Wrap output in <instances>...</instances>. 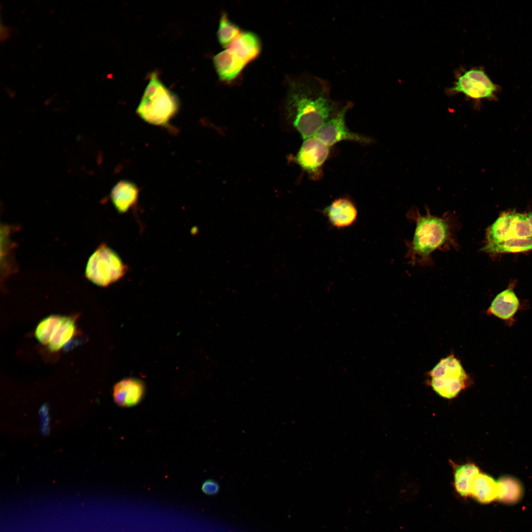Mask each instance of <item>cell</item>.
Instances as JSON below:
<instances>
[{
	"label": "cell",
	"instance_id": "52a82bcc",
	"mask_svg": "<svg viewBox=\"0 0 532 532\" xmlns=\"http://www.w3.org/2000/svg\"><path fill=\"white\" fill-rule=\"evenodd\" d=\"M330 148L315 136H311L304 139L293 161L311 179L318 180L323 175V166L329 156Z\"/></svg>",
	"mask_w": 532,
	"mask_h": 532
},
{
	"label": "cell",
	"instance_id": "7402d4cb",
	"mask_svg": "<svg viewBox=\"0 0 532 532\" xmlns=\"http://www.w3.org/2000/svg\"><path fill=\"white\" fill-rule=\"evenodd\" d=\"M61 316L50 315L42 320L37 326L35 336L40 343L47 346L52 333L60 322Z\"/></svg>",
	"mask_w": 532,
	"mask_h": 532
},
{
	"label": "cell",
	"instance_id": "7c38bea8",
	"mask_svg": "<svg viewBox=\"0 0 532 532\" xmlns=\"http://www.w3.org/2000/svg\"><path fill=\"white\" fill-rule=\"evenodd\" d=\"M139 189L133 182L122 180L113 187L110 198L119 213H125L136 205L138 198Z\"/></svg>",
	"mask_w": 532,
	"mask_h": 532
},
{
	"label": "cell",
	"instance_id": "ac0fdd59",
	"mask_svg": "<svg viewBox=\"0 0 532 532\" xmlns=\"http://www.w3.org/2000/svg\"><path fill=\"white\" fill-rule=\"evenodd\" d=\"M532 249V238H510L499 242L485 244L481 250L490 254L518 253Z\"/></svg>",
	"mask_w": 532,
	"mask_h": 532
},
{
	"label": "cell",
	"instance_id": "30bf717a",
	"mask_svg": "<svg viewBox=\"0 0 532 532\" xmlns=\"http://www.w3.org/2000/svg\"><path fill=\"white\" fill-rule=\"evenodd\" d=\"M520 309V302L512 288H508L498 294L487 313L503 321L508 326L515 322V316Z\"/></svg>",
	"mask_w": 532,
	"mask_h": 532
},
{
	"label": "cell",
	"instance_id": "cb8c5ba5",
	"mask_svg": "<svg viewBox=\"0 0 532 532\" xmlns=\"http://www.w3.org/2000/svg\"><path fill=\"white\" fill-rule=\"evenodd\" d=\"M202 492L207 495H214L219 491L218 483L212 479L205 480L201 485Z\"/></svg>",
	"mask_w": 532,
	"mask_h": 532
},
{
	"label": "cell",
	"instance_id": "603a6c76",
	"mask_svg": "<svg viewBox=\"0 0 532 532\" xmlns=\"http://www.w3.org/2000/svg\"><path fill=\"white\" fill-rule=\"evenodd\" d=\"M532 238V230L526 214L516 213L510 233V238Z\"/></svg>",
	"mask_w": 532,
	"mask_h": 532
},
{
	"label": "cell",
	"instance_id": "8992f818",
	"mask_svg": "<svg viewBox=\"0 0 532 532\" xmlns=\"http://www.w3.org/2000/svg\"><path fill=\"white\" fill-rule=\"evenodd\" d=\"M498 90V86L483 69L474 67L458 72L453 85L446 92L450 96L462 94L468 99L479 101L493 99Z\"/></svg>",
	"mask_w": 532,
	"mask_h": 532
},
{
	"label": "cell",
	"instance_id": "277c9868",
	"mask_svg": "<svg viewBox=\"0 0 532 532\" xmlns=\"http://www.w3.org/2000/svg\"><path fill=\"white\" fill-rule=\"evenodd\" d=\"M128 270L119 256L106 244H102L89 258L85 276L93 283L106 287L120 279Z\"/></svg>",
	"mask_w": 532,
	"mask_h": 532
},
{
	"label": "cell",
	"instance_id": "6da1fadb",
	"mask_svg": "<svg viewBox=\"0 0 532 532\" xmlns=\"http://www.w3.org/2000/svg\"><path fill=\"white\" fill-rule=\"evenodd\" d=\"M341 107L319 81L303 80L291 83L286 102L288 117L303 139L314 136Z\"/></svg>",
	"mask_w": 532,
	"mask_h": 532
},
{
	"label": "cell",
	"instance_id": "5bb4252c",
	"mask_svg": "<svg viewBox=\"0 0 532 532\" xmlns=\"http://www.w3.org/2000/svg\"><path fill=\"white\" fill-rule=\"evenodd\" d=\"M246 65L255 59L261 51V43L254 33L244 32L228 47Z\"/></svg>",
	"mask_w": 532,
	"mask_h": 532
},
{
	"label": "cell",
	"instance_id": "2e32d148",
	"mask_svg": "<svg viewBox=\"0 0 532 532\" xmlns=\"http://www.w3.org/2000/svg\"><path fill=\"white\" fill-rule=\"evenodd\" d=\"M470 495L482 503H488L497 499V482L489 475L479 473L472 482Z\"/></svg>",
	"mask_w": 532,
	"mask_h": 532
},
{
	"label": "cell",
	"instance_id": "ffe728a7",
	"mask_svg": "<svg viewBox=\"0 0 532 532\" xmlns=\"http://www.w3.org/2000/svg\"><path fill=\"white\" fill-rule=\"evenodd\" d=\"M497 499L506 503H513L520 499L522 488L520 482L510 477H504L498 482Z\"/></svg>",
	"mask_w": 532,
	"mask_h": 532
},
{
	"label": "cell",
	"instance_id": "5b68a950",
	"mask_svg": "<svg viewBox=\"0 0 532 532\" xmlns=\"http://www.w3.org/2000/svg\"><path fill=\"white\" fill-rule=\"evenodd\" d=\"M430 374L433 390L447 399L456 397L466 388L469 380L460 361L453 355L442 359Z\"/></svg>",
	"mask_w": 532,
	"mask_h": 532
},
{
	"label": "cell",
	"instance_id": "9a60e30c",
	"mask_svg": "<svg viewBox=\"0 0 532 532\" xmlns=\"http://www.w3.org/2000/svg\"><path fill=\"white\" fill-rule=\"evenodd\" d=\"M75 319L71 316H62L55 328L47 345L49 349L56 352L67 346L76 333Z\"/></svg>",
	"mask_w": 532,
	"mask_h": 532
},
{
	"label": "cell",
	"instance_id": "9c48e42d",
	"mask_svg": "<svg viewBox=\"0 0 532 532\" xmlns=\"http://www.w3.org/2000/svg\"><path fill=\"white\" fill-rule=\"evenodd\" d=\"M323 213L330 225L338 230L354 225L358 215L356 205L346 197L335 199L323 209Z\"/></svg>",
	"mask_w": 532,
	"mask_h": 532
},
{
	"label": "cell",
	"instance_id": "4fadbf2b",
	"mask_svg": "<svg viewBox=\"0 0 532 532\" xmlns=\"http://www.w3.org/2000/svg\"><path fill=\"white\" fill-rule=\"evenodd\" d=\"M213 63L219 78L225 81L236 78L246 66L229 48L216 55Z\"/></svg>",
	"mask_w": 532,
	"mask_h": 532
},
{
	"label": "cell",
	"instance_id": "e0dca14e",
	"mask_svg": "<svg viewBox=\"0 0 532 532\" xmlns=\"http://www.w3.org/2000/svg\"><path fill=\"white\" fill-rule=\"evenodd\" d=\"M516 213L511 211L501 214L487 229L485 244L497 243L510 238L512 223Z\"/></svg>",
	"mask_w": 532,
	"mask_h": 532
},
{
	"label": "cell",
	"instance_id": "7a4b0ae2",
	"mask_svg": "<svg viewBox=\"0 0 532 532\" xmlns=\"http://www.w3.org/2000/svg\"><path fill=\"white\" fill-rule=\"evenodd\" d=\"M409 214L416 223L413 239L407 244L406 257L412 263L429 265L432 261L431 254L434 251L456 245L449 216L439 217L429 212L421 215L417 211Z\"/></svg>",
	"mask_w": 532,
	"mask_h": 532
},
{
	"label": "cell",
	"instance_id": "d6986e66",
	"mask_svg": "<svg viewBox=\"0 0 532 532\" xmlns=\"http://www.w3.org/2000/svg\"><path fill=\"white\" fill-rule=\"evenodd\" d=\"M479 473L478 467L473 464L458 466L454 473V485L457 492L463 497L470 495L472 482Z\"/></svg>",
	"mask_w": 532,
	"mask_h": 532
},
{
	"label": "cell",
	"instance_id": "484cf974",
	"mask_svg": "<svg viewBox=\"0 0 532 532\" xmlns=\"http://www.w3.org/2000/svg\"><path fill=\"white\" fill-rule=\"evenodd\" d=\"M532 230V212L526 214Z\"/></svg>",
	"mask_w": 532,
	"mask_h": 532
},
{
	"label": "cell",
	"instance_id": "8fae6325",
	"mask_svg": "<svg viewBox=\"0 0 532 532\" xmlns=\"http://www.w3.org/2000/svg\"><path fill=\"white\" fill-rule=\"evenodd\" d=\"M144 394V383L134 378L122 380L115 385L113 390L114 401L122 407L136 405L141 401Z\"/></svg>",
	"mask_w": 532,
	"mask_h": 532
},
{
	"label": "cell",
	"instance_id": "ba28073f",
	"mask_svg": "<svg viewBox=\"0 0 532 532\" xmlns=\"http://www.w3.org/2000/svg\"><path fill=\"white\" fill-rule=\"evenodd\" d=\"M351 106L347 104L328 121L325 123L314 135L329 147L342 141H352L367 144L371 138L350 131L345 122V115Z\"/></svg>",
	"mask_w": 532,
	"mask_h": 532
},
{
	"label": "cell",
	"instance_id": "d4e9b609",
	"mask_svg": "<svg viewBox=\"0 0 532 532\" xmlns=\"http://www.w3.org/2000/svg\"><path fill=\"white\" fill-rule=\"evenodd\" d=\"M0 30L1 34V40L4 41L7 39V37H8V36L9 35V31L8 30V28L5 27L4 25L1 24Z\"/></svg>",
	"mask_w": 532,
	"mask_h": 532
},
{
	"label": "cell",
	"instance_id": "3957f363",
	"mask_svg": "<svg viewBox=\"0 0 532 532\" xmlns=\"http://www.w3.org/2000/svg\"><path fill=\"white\" fill-rule=\"evenodd\" d=\"M180 105L177 96L164 85L156 72H153L136 112L146 123L166 126L177 114Z\"/></svg>",
	"mask_w": 532,
	"mask_h": 532
},
{
	"label": "cell",
	"instance_id": "44dd1931",
	"mask_svg": "<svg viewBox=\"0 0 532 532\" xmlns=\"http://www.w3.org/2000/svg\"><path fill=\"white\" fill-rule=\"evenodd\" d=\"M241 33L240 28L229 20L225 13L222 14L217 32V38L223 47H229Z\"/></svg>",
	"mask_w": 532,
	"mask_h": 532
}]
</instances>
